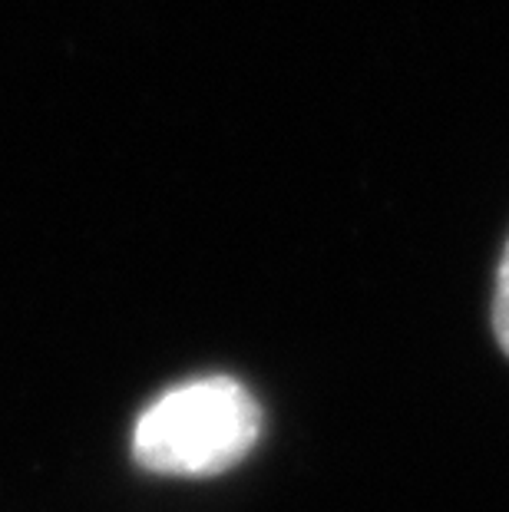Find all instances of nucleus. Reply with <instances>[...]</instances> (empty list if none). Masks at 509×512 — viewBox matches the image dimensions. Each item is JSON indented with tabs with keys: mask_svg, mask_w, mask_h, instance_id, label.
Returning a JSON list of instances; mask_svg holds the SVG:
<instances>
[{
	"mask_svg": "<svg viewBox=\"0 0 509 512\" xmlns=\"http://www.w3.org/2000/svg\"><path fill=\"white\" fill-rule=\"evenodd\" d=\"M262 407L242 380L212 374L166 390L133 430V456L159 476H215L255 450Z\"/></svg>",
	"mask_w": 509,
	"mask_h": 512,
	"instance_id": "obj_1",
	"label": "nucleus"
},
{
	"mask_svg": "<svg viewBox=\"0 0 509 512\" xmlns=\"http://www.w3.org/2000/svg\"><path fill=\"white\" fill-rule=\"evenodd\" d=\"M490 321H493L496 344H500V351L509 357V238H506V245L500 252V265H496V278H493Z\"/></svg>",
	"mask_w": 509,
	"mask_h": 512,
	"instance_id": "obj_2",
	"label": "nucleus"
}]
</instances>
